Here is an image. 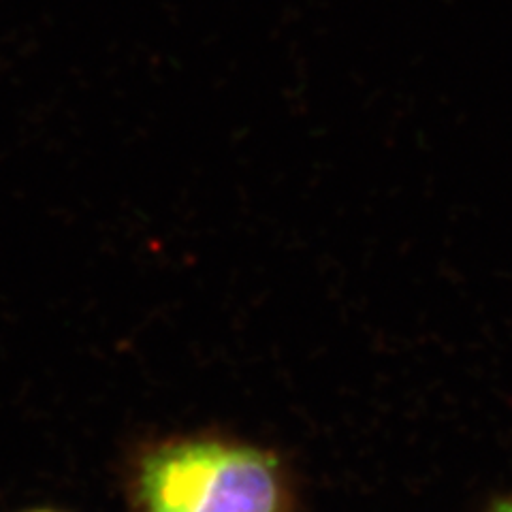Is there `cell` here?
Here are the masks:
<instances>
[{"label": "cell", "mask_w": 512, "mask_h": 512, "mask_svg": "<svg viewBox=\"0 0 512 512\" xmlns=\"http://www.w3.org/2000/svg\"><path fill=\"white\" fill-rule=\"evenodd\" d=\"M487 512H512V498H502L493 502V506Z\"/></svg>", "instance_id": "7a4b0ae2"}, {"label": "cell", "mask_w": 512, "mask_h": 512, "mask_svg": "<svg viewBox=\"0 0 512 512\" xmlns=\"http://www.w3.org/2000/svg\"><path fill=\"white\" fill-rule=\"evenodd\" d=\"M122 487L128 512H293L284 459L220 431H175L128 453Z\"/></svg>", "instance_id": "6da1fadb"}, {"label": "cell", "mask_w": 512, "mask_h": 512, "mask_svg": "<svg viewBox=\"0 0 512 512\" xmlns=\"http://www.w3.org/2000/svg\"><path fill=\"white\" fill-rule=\"evenodd\" d=\"M20 512H64V510H58V508H52V506H35V508H26V510H20Z\"/></svg>", "instance_id": "3957f363"}]
</instances>
